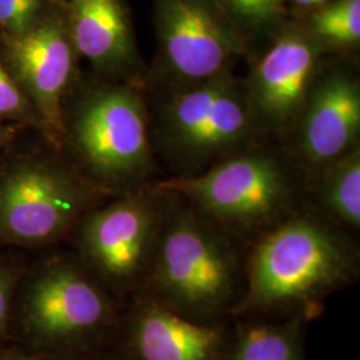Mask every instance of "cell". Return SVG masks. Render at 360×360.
I'll list each match as a JSON object with an SVG mask.
<instances>
[{"label":"cell","instance_id":"cell-20","mask_svg":"<svg viewBox=\"0 0 360 360\" xmlns=\"http://www.w3.org/2000/svg\"><path fill=\"white\" fill-rule=\"evenodd\" d=\"M26 266L13 254H0V345L10 343L13 297Z\"/></svg>","mask_w":360,"mask_h":360},{"label":"cell","instance_id":"cell-12","mask_svg":"<svg viewBox=\"0 0 360 360\" xmlns=\"http://www.w3.org/2000/svg\"><path fill=\"white\" fill-rule=\"evenodd\" d=\"M231 321L196 322L138 297L126 303L108 349L119 360H224Z\"/></svg>","mask_w":360,"mask_h":360},{"label":"cell","instance_id":"cell-24","mask_svg":"<svg viewBox=\"0 0 360 360\" xmlns=\"http://www.w3.org/2000/svg\"><path fill=\"white\" fill-rule=\"evenodd\" d=\"M8 139V129L3 124V120H0V146Z\"/></svg>","mask_w":360,"mask_h":360},{"label":"cell","instance_id":"cell-10","mask_svg":"<svg viewBox=\"0 0 360 360\" xmlns=\"http://www.w3.org/2000/svg\"><path fill=\"white\" fill-rule=\"evenodd\" d=\"M324 47L307 27L285 25L274 35L245 80L257 124L283 146L322 70Z\"/></svg>","mask_w":360,"mask_h":360},{"label":"cell","instance_id":"cell-18","mask_svg":"<svg viewBox=\"0 0 360 360\" xmlns=\"http://www.w3.org/2000/svg\"><path fill=\"white\" fill-rule=\"evenodd\" d=\"M307 30L324 49H354L360 41V0L328 1L311 15Z\"/></svg>","mask_w":360,"mask_h":360},{"label":"cell","instance_id":"cell-23","mask_svg":"<svg viewBox=\"0 0 360 360\" xmlns=\"http://www.w3.org/2000/svg\"><path fill=\"white\" fill-rule=\"evenodd\" d=\"M35 356L28 355L25 349L13 345H0V360H32Z\"/></svg>","mask_w":360,"mask_h":360},{"label":"cell","instance_id":"cell-11","mask_svg":"<svg viewBox=\"0 0 360 360\" xmlns=\"http://www.w3.org/2000/svg\"><path fill=\"white\" fill-rule=\"evenodd\" d=\"M359 138V77L345 67H322L284 148L311 179L358 148Z\"/></svg>","mask_w":360,"mask_h":360},{"label":"cell","instance_id":"cell-16","mask_svg":"<svg viewBox=\"0 0 360 360\" xmlns=\"http://www.w3.org/2000/svg\"><path fill=\"white\" fill-rule=\"evenodd\" d=\"M309 207L335 226L360 230V147L309 179Z\"/></svg>","mask_w":360,"mask_h":360},{"label":"cell","instance_id":"cell-7","mask_svg":"<svg viewBox=\"0 0 360 360\" xmlns=\"http://www.w3.org/2000/svg\"><path fill=\"white\" fill-rule=\"evenodd\" d=\"M107 199L65 156L25 154L0 166V245L46 251Z\"/></svg>","mask_w":360,"mask_h":360},{"label":"cell","instance_id":"cell-9","mask_svg":"<svg viewBox=\"0 0 360 360\" xmlns=\"http://www.w3.org/2000/svg\"><path fill=\"white\" fill-rule=\"evenodd\" d=\"M154 23L165 89L231 71L245 51L247 41L211 0H154Z\"/></svg>","mask_w":360,"mask_h":360},{"label":"cell","instance_id":"cell-4","mask_svg":"<svg viewBox=\"0 0 360 360\" xmlns=\"http://www.w3.org/2000/svg\"><path fill=\"white\" fill-rule=\"evenodd\" d=\"M179 196L247 248L309 206V178L282 144L270 141L232 155L190 178H160Z\"/></svg>","mask_w":360,"mask_h":360},{"label":"cell","instance_id":"cell-8","mask_svg":"<svg viewBox=\"0 0 360 360\" xmlns=\"http://www.w3.org/2000/svg\"><path fill=\"white\" fill-rule=\"evenodd\" d=\"M174 193L156 181L104 199L77 221L67 243L80 263L122 303L141 295Z\"/></svg>","mask_w":360,"mask_h":360},{"label":"cell","instance_id":"cell-14","mask_svg":"<svg viewBox=\"0 0 360 360\" xmlns=\"http://www.w3.org/2000/svg\"><path fill=\"white\" fill-rule=\"evenodd\" d=\"M67 28L75 51L107 71L132 70L139 56L122 0H70Z\"/></svg>","mask_w":360,"mask_h":360},{"label":"cell","instance_id":"cell-3","mask_svg":"<svg viewBox=\"0 0 360 360\" xmlns=\"http://www.w3.org/2000/svg\"><path fill=\"white\" fill-rule=\"evenodd\" d=\"M124 306L71 250L50 248L18 283L10 343L35 358L104 351Z\"/></svg>","mask_w":360,"mask_h":360},{"label":"cell","instance_id":"cell-15","mask_svg":"<svg viewBox=\"0 0 360 360\" xmlns=\"http://www.w3.org/2000/svg\"><path fill=\"white\" fill-rule=\"evenodd\" d=\"M303 316L287 319H232L224 360H307Z\"/></svg>","mask_w":360,"mask_h":360},{"label":"cell","instance_id":"cell-6","mask_svg":"<svg viewBox=\"0 0 360 360\" xmlns=\"http://www.w3.org/2000/svg\"><path fill=\"white\" fill-rule=\"evenodd\" d=\"M60 144L65 158L107 198L159 180L148 103L132 86H101L63 108Z\"/></svg>","mask_w":360,"mask_h":360},{"label":"cell","instance_id":"cell-2","mask_svg":"<svg viewBox=\"0 0 360 360\" xmlns=\"http://www.w3.org/2000/svg\"><path fill=\"white\" fill-rule=\"evenodd\" d=\"M247 251L239 239L174 195L138 297L196 322L231 321L245 296Z\"/></svg>","mask_w":360,"mask_h":360},{"label":"cell","instance_id":"cell-13","mask_svg":"<svg viewBox=\"0 0 360 360\" xmlns=\"http://www.w3.org/2000/svg\"><path fill=\"white\" fill-rule=\"evenodd\" d=\"M74 44L67 23L43 15L28 31L8 37L4 65L35 108L44 134L59 146L65 95L74 70Z\"/></svg>","mask_w":360,"mask_h":360},{"label":"cell","instance_id":"cell-17","mask_svg":"<svg viewBox=\"0 0 360 360\" xmlns=\"http://www.w3.org/2000/svg\"><path fill=\"white\" fill-rule=\"evenodd\" d=\"M233 30L248 39L274 35L284 25L285 0H211Z\"/></svg>","mask_w":360,"mask_h":360},{"label":"cell","instance_id":"cell-22","mask_svg":"<svg viewBox=\"0 0 360 360\" xmlns=\"http://www.w3.org/2000/svg\"><path fill=\"white\" fill-rule=\"evenodd\" d=\"M32 360H119L110 349L84 352V354H72V355H59V356H41Z\"/></svg>","mask_w":360,"mask_h":360},{"label":"cell","instance_id":"cell-5","mask_svg":"<svg viewBox=\"0 0 360 360\" xmlns=\"http://www.w3.org/2000/svg\"><path fill=\"white\" fill-rule=\"evenodd\" d=\"M148 111L155 158L167 167L166 178L199 175L232 155L270 141L257 124L245 80L231 71L165 89Z\"/></svg>","mask_w":360,"mask_h":360},{"label":"cell","instance_id":"cell-1","mask_svg":"<svg viewBox=\"0 0 360 360\" xmlns=\"http://www.w3.org/2000/svg\"><path fill=\"white\" fill-rule=\"evenodd\" d=\"M359 272L354 235L309 206L248 247L245 296L232 319L309 322L323 300L355 283Z\"/></svg>","mask_w":360,"mask_h":360},{"label":"cell","instance_id":"cell-19","mask_svg":"<svg viewBox=\"0 0 360 360\" xmlns=\"http://www.w3.org/2000/svg\"><path fill=\"white\" fill-rule=\"evenodd\" d=\"M0 120H8L43 129L41 120L35 108L27 101L23 92L15 83L11 74L0 60Z\"/></svg>","mask_w":360,"mask_h":360},{"label":"cell","instance_id":"cell-21","mask_svg":"<svg viewBox=\"0 0 360 360\" xmlns=\"http://www.w3.org/2000/svg\"><path fill=\"white\" fill-rule=\"evenodd\" d=\"M43 15V0H0V28L8 37L26 32Z\"/></svg>","mask_w":360,"mask_h":360}]
</instances>
